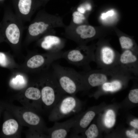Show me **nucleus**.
I'll list each match as a JSON object with an SVG mask.
<instances>
[{"label":"nucleus","mask_w":138,"mask_h":138,"mask_svg":"<svg viewBox=\"0 0 138 138\" xmlns=\"http://www.w3.org/2000/svg\"><path fill=\"white\" fill-rule=\"evenodd\" d=\"M52 68L59 84L66 94L75 96L78 91L87 88L82 73L54 62Z\"/></svg>","instance_id":"f257e3e1"},{"label":"nucleus","mask_w":138,"mask_h":138,"mask_svg":"<svg viewBox=\"0 0 138 138\" xmlns=\"http://www.w3.org/2000/svg\"><path fill=\"white\" fill-rule=\"evenodd\" d=\"M66 26L62 17L51 14L44 9H42L38 11L28 25L27 34L29 38H36L42 37L49 32L55 31V28H64Z\"/></svg>","instance_id":"f03ea898"},{"label":"nucleus","mask_w":138,"mask_h":138,"mask_svg":"<svg viewBox=\"0 0 138 138\" xmlns=\"http://www.w3.org/2000/svg\"><path fill=\"white\" fill-rule=\"evenodd\" d=\"M95 49L92 46L78 45L74 49L63 51L62 58L69 63L82 67L88 71L91 70L90 63L95 61Z\"/></svg>","instance_id":"7ed1b4c3"},{"label":"nucleus","mask_w":138,"mask_h":138,"mask_svg":"<svg viewBox=\"0 0 138 138\" xmlns=\"http://www.w3.org/2000/svg\"><path fill=\"white\" fill-rule=\"evenodd\" d=\"M79 100L75 96H64L52 108L49 117L51 121H57L70 115L76 114L79 110Z\"/></svg>","instance_id":"20e7f679"},{"label":"nucleus","mask_w":138,"mask_h":138,"mask_svg":"<svg viewBox=\"0 0 138 138\" xmlns=\"http://www.w3.org/2000/svg\"><path fill=\"white\" fill-rule=\"evenodd\" d=\"M45 81L41 90L42 104L47 108H52L66 94L60 87L53 71Z\"/></svg>","instance_id":"39448f33"},{"label":"nucleus","mask_w":138,"mask_h":138,"mask_svg":"<svg viewBox=\"0 0 138 138\" xmlns=\"http://www.w3.org/2000/svg\"><path fill=\"white\" fill-rule=\"evenodd\" d=\"M5 17L2 25L4 36L11 44H18L24 29V22L11 9L7 11Z\"/></svg>","instance_id":"423d86ee"},{"label":"nucleus","mask_w":138,"mask_h":138,"mask_svg":"<svg viewBox=\"0 0 138 138\" xmlns=\"http://www.w3.org/2000/svg\"><path fill=\"white\" fill-rule=\"evenodd\" d=\"M64 28V35L65 38L78 45H86L88 41L94 38L96 33L93 27L85 24L74 25L70 24Z\"/></svg>","instance_id":"0eeeda50"},{"label":"nucleus","mask_w":138,"mask_h":138,"mask_svg":"<svg viewBox=\"0 0 138 138\" xmlns=\"http://www.w3.org/2000/svg\"><path fill=\"white\" fill-rule=\"evenodd\" d=\"M120 54L109 45H103L95 50V62L98 68L112 69L117 66Z\"/></svg>","instance_id":"6e6552de"},{"label":"nucleus","mask_w":138,"mask_h":138,"mask_svg":"<svg viewBox=\"0 0 138 138\" xmlns=\"http://www.w3.org/2000/svg\"><path fill=\"white\" fill-rule=\"evenodd\" d=\"M15 14L24 22L29 21L34 13L44 4L42 0H12Z\"/></svg>","instance_id":"1a4fd4ad"},{"label":"nucleus","mask_w":138,"mask_h":138,"mask_svg":"<svg viewBox=\"0 0 138 138\" xmlns=\"http://www.w3.org/2000/svg\"><path fill=\"white\" fill-rule=\"evenodd\" d=\"M120 70L118 67L111 70H90L82 73L87 88L100 86L111 78Z\"/></svg>","instance_id":"9d476101"},{"label":"nucleus","mask_w":138,"mask_h":138,"mask_svg":"<svg viewBox=\"0 0 138 138\" xmlns=\"http://www.w3.org/2000/svg\"><path fill=\"white\" fill-rule=\"evenodd\" d=\"M118 65L135 77L138 76V54L130 50L120 54Z\"/></svg>","instance_id":"9b49d317"},{"label":"nucleus","mask_w":138,"mask_h":138,"mask_svg":"<svg viewBox=\"0 0 138 138\" xmlns=\"http://www.w3.org/2000/svg\"><path fill=\"white\" fill-rule=\"evenodd\" d=\"M41 37L39 42L40 46L50 52L62 51L65 46V39L56 35L55 31L48 32Z\"/></svg>","instance_id":"f8f14e48"},{"label":"nucleus","mask_w":138,"mask_h":138,"mask_svg":"<svg viewBox=\"0 0 138 138\" xmlns=\"http://www.w3.org/2000/svg\"><path fill=\"white\" fill-rule=\"evenodd\" d=\"M79 117L75 116L63 122L55 121L52 127L47 129L48 137L51 138H66Z\"/></svg>","instance_id":"ddd939ff"},{"label":"nucleus","mask_w":138,"mask_h":138,"mask_svg":"<svg viewBox=\"0 0 138 138\" xmlns=\"http://www.w3.org/2000/svg\"><path fill=\"white\" fill-rule=\"evenodd\" d=\"M25 96L28 100L35 102L37 108H40L42 104L41 90L39 89L37 87H29L26 90Z\"/></svg>","instance_id":"4468645a"},{"label":"nucleus","mask_w":138,"mask_h":138,"mask_svg":"<svg viewBox=\"0 0 138 138\" xmlns=\"http://www.w3.org/2000/svg\"><path fill=\"white\" fill-rule=\"evenodd\" d=\"M19 124L15 119H10L6 121L3 123L2 130L3 133L7 136L13 135L18 131Z\"/></svg>","instance_id":"2eb2a0df"},{"label":"nucleus","mask_w":138,"mask_h":138,"mask_svg":"<svg viewBox=\"0 0 138 138\" xmlns=\"http://www.w3.org/2000/svg\"><path fill=\"white\" fill-rule=\"evenodd\" d=\"M119 40L122 51L130 50L138 54L135 43L132 38L128 37L122 36L119 37Z\"/></svg>","instance_id":"dca6fc26"},{"label":"nucleus","mask_w":138,"mask_h":138,"mask_svg":"<svg viewBox=\"0 0 138 138\" xmlns=\"http://www.w3.org/2000/svg\"><path fill=\"white\" fill-rule=\"evenodd\" d=\"M27 81L25 77L21 75H18L15 77L10 79L9 82L10 86L16 90H20L25 87Z\"/></svg>","instance_id":"f3484780"},{"label":"nucleus","mask_w":138,"mask_h":138,"mask_svg":"<svg viewBox=\"0 0 138 138\" xmlns=\"http://www.w3.org/2000/svg\"><path fill=\"white\" fill-rule=\"evenodd\" d=\"M86 19L84 14L74 9L72 11V19L70 24L74 25L83 24Z\"/></svg>","instance_id":"a211bd4d"},{"label":"nucleus","mask_w":138,"mask_h":138,"mask_svg":"<svg viewBox=\"0 0 138 138\" xmlns=\"http://www.w3.org/2000/svg\"><path fill=\"white\" fill-rule=\"evenodd\" d=\"M115 116L114 111L109 110L106 112L104 120L105 125L108 128L112 127L115 124Z\"/></svg>","instance_id":"6ab92c4d"},{"label":"nucleus","mask_w":138,"mask_h":138,"mask_svg":"<svg viewBox=\"0 0 138 138\" xmlns=\"http://www.w3.org/2000/svg\"><path fill=\"white\" fill-rule=\"evenodd\" d=\"M87 138H95L98 135V131L96 125L95 124H91L85 132Z\"/></svg>","instance_id":"aec40b11"},{"label":"nucleus","mask_w":138,"mask_h":138,"mask_svg":"<svg viewBox=\"0 0 138 138\" xmlns=\"http://www.w3.org/2000/svg\"><path fill=\"white\" fill-rule=\"evenodd\" d=\"M128 97L132 102L136 103L138 102V89L135 88L131 90L129 94Z\"/></svg>","instance_id":"412c9836"},{"label":"nucleus","mask_w":138,"mask_h":138,"mask_svg":"<svg viewBox=\"0 0 138 138\" xmlns=\"http://www.w3.org/2000/svg\"><path fill=\"white\" fill-rule=\"evenodd\" d=\"M8 60L6 54L0 52V66L5 67L8 66Z\"/></svg>","instance_id":"4be33fe9"},{"label":"nucleus","mask_w":138,"mask_h":138,"mask_svg":"<svg viewBox=\"0 0 138 138\" xmlns=\"http://www.w3.org/2000/svg\"><path fill=\"white\" fill-rule=\"evenodd\" d=\"M114 14V11L112 9H111L108 11L106 13H102L100 17L102 19L104 20L109 17L112 16Z\"/></svg>","instance_id":"5701e85b"},{"label":"nucleus","mask_w":138,"mask_h":138,"mask_svg":"<svg viewBox=\"0 0 138 138\" xmlns=\"http://www.w3.org/2000/svg\"><path fill=\"white\" fill-rule=\"evenodd\" d=\"M80 4L83 6L87 12L90 11L92 9V5L89 2H85Z\"/></svg>","instance_id":"b1692460"},{"label":"nucleus","mask_w":138,"mask_h":138,"mask_svg":"<svg viewBox=\"0 0 138 138\" xmlns=\"http://www.w3.org/2000/svg\"><path fill=\"white\" fill-rule=\"evenodd\" d=\"M126 134L128 137L131 138H137L138 134H136L133 130H128L126 132Z\"/></svg>","instance_id":"393cba45"},{"label":"nucleus","mask_w":138,"mask_h":138,"mask_svg":"<svg viewBox=\"0 0 138 138\" xmlns=\"http://www.w3.org/2000/svg\"><path fill=\"white\" fill-rule=\"evenodd\" d=\"M130 124L135 128L138 129V119H135L133 121H131L130 122Z\"/></svg>","instance_id":"a878e982"},{"label":"nucleus","mask_w":138,"mask_h":138,"mask_svg":"<svg viewBox=\"0 0 138 138\" xmlns=\"http://www.w3.org/2000/svg\"><path fill=\"white\" fill-rule=\"evenodd\" d=\"M5 0H0V2H3Z\"/></svg>","instance_id":"bb28decb"}]
</instances>
